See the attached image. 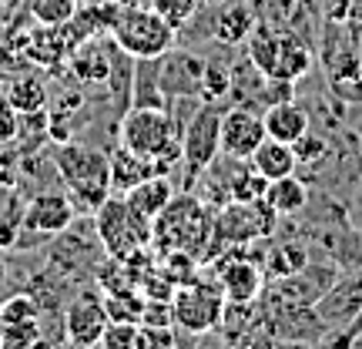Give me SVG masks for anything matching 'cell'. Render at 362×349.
I'll return each instance as SVG.
<instances>
[{
    "mask_svg": "<svg viewBox=\"0 0 362 349\" xmlns=\"http://www.w3.org/2000/svg\"><path fill=\"white\" fill-rule=\"evenodd\" d=\"M158 64V88L161 94H171V98H192L198 94L202 98V81H205V64L198 54L192 51H175L161 54L155 61Z\"/></svg>",
    "mask_w": 362,
    "mask_h": 349,
    "instance_id": "5bb4252c",
    "label": "cell"
},
{
    "mask_svg": "<svg viewBox=\"0 0 362 349\" xmlns=\"http://www.w3.org/2000/svg\"><path fill=\"white\" fill-rule=\"evenodd\" d=\"M242 349H279V343H275V336H272V333H265V329L259 326V329H255V333L242 343Z\"/></svg>",
    "mask_w": 362,
    "mask_h": 349,
    "instance_id": "8d00e7d4",
    "label": "cell"
},
{
    "mask_svg": "<svg viewBox=\"0 0 362 349\" xmlns=\"http://www.w3.org/2000/svg\"><path fill=\"white\" fill-rule=\"evenodd\" d=\"M211 225H215V212L198 195H175L168 208L151 222L155 252H192L198 259H205L208 242H211Z\"/></svg>",
    "mask_w": 362,
    "mask_h": 349,
    "instance_id": "3957f363",
    "label": "cell"
},
{
    "mask_svg": "<svg viewBox=\"0 0 362 349\" xmlns=\"http://www.w3.org/2000/svg\"><path fill=\"white\" fill-rule=\"evenodd\" d=\"M141 326L144 329H175V309H171V302H161V299H144Z\"/></svg>",
    "mask_w": 362,
    "mask_h": 349,
    "instance_id": "1f68e13d",
    "label": "cell"
},
{
    "mask_svg": "<svg viewBox=\"0 0 362 349\" xmlns=\"http://www.w3.org/2000/svg\"><path fill=\"white\" fill-rule=\"evenodd\" d=\"M225 306L228 299L221 292L218 282H185L175 289V299H171V309H175V326L192 333V336H205L211 329L221 326V316H225Z\"/></svg>",
    "mask_w": 362,
    "mask_h": 349,
    "instance_id": "ba28073f",
    "label": "cell"
},
{
    "mask_svg": "<svg viewBox=\"0 0 362 349\" xmlns=\"http://www.w3.org/2000/svg\"><path fill=\"white\" fill-rule=\"evenodd\" d=\"M255 27V13L245 0H228L215 17V40L218 44H242Z\"/></svg>",
    "mask_w": 362,
    "mask_h": 349,
    "instance_id": "ffe728a7",
    "label": "cell"
},
{
    "mask_svg": "<svg viewBox=\"0 0 362 349\" xmlns=\"http://www.w3.org/2000/svg\"><path fill=\"white\" fill-rule=\"evenodd\" d=\"M161 256V265L158 269L168 275L175 285H185V282H194L198 279V256L192 252H158Z\"/></svg>",
    "mask_w": 362,
    "mask_h": 349,
    "instance_id": "83f0119b",
    "label": "cell"
},
{
    "mask_svg": "<svg viewBox=\"0 0 362 349\" xmlns=\"http://www.w3.org/2000/svg\"><path fill=\"white\" fill-rule=\"evenodd\" d=\"M78 212L71 205L67 192H37L21 212V232H30L37 239H51L71 229Z\"/></svg>",
    "mask_w": 362,
    "mask_h": 349,
    "instance_id": "7c38bea8",
    "label": "cell"
},
{
    "mask_svg": "<svg viewBox=\"0 0 362 349\" xmlns=\"http://www.w3.org/2000/svg\"><path fill=\"white\" fill-rule=\"evenodd\" d=\"M7 101L21 111V115H40L51 108V91L37 74H24V78H13L7 88Z\"/></svg>",
    "mask_w": 362,
    "mask_h": 349,
    "instance_id": "44dd1931",
    "label": "cell"
},
{
    "mask_svg": "<svg viewBox=\"0 0 362 349\" xmlns=\"http://www.w3.org/2000/svg\"><path fill=\"white\" fill-rule=\"evenodd\" d=\"M21 246V222L0 219V248H13Z\"/></svg>",
    "mask_w": 362,
    "mask_h": 349,
    "instance_id": "d590c367",
    "label": "cell"
},
{
    "mask_svg": "<svg viewBox=\"0 0 362 349\" xmlns=\"http://www.w3.org/2000/svg\"><path fill=\"white\" fill-rule=\"evenodd\" d=\"M128 205L138 212V215H144L148 222H155L165 208H168V202L175 198V185L168 181V175H151L148 181H141L138 188H131L128 195Z\"/></svg>",
    "mask_w": 362,
    "mask_h": 349,
    "instance_id": "ac0fdd59",
    "label": "cell"
},
{
    "mask_svg": "<svg viewBox=\"0 0 362 349\" xmlns=\"http://www.w3.org/2000/svg\"><path fill=\"white\" fill-rule=\"evenodd\" d=\"M265 202H269V208L279 219H282V215H296V212H302L305 202H309V188H305V181H298L296 175H285V178L269 181Z\"/></svg>",
    "mask_w": 362,
    "mask_h": 349,
    "instance_id": "7402d4cb",
    "label": "cell"
},
{
    "mask_svg": "<svg viewBox=\"0 0 362 349\" xmlns=\"http://www.w3.org/2000/svg\"><path fill=\"white\" fill-rule=\"evenodd\" d=\"M269 192V178H262L248 161H232L228 178V202H259Z\"/></svg>",
    "mask_w": 362,
    "mask_h": 349,
    "instance_id": "cb8c5ba5",
    "label": "cell"
},
{
    "mask_svg": "<svg viewBox=\"0 0 362 349\" xmlns=\"http://www.w3.org/2000/svg\"><path fill=\"white\" fill-rule=\"evenodd\" d=\"M151 7H155V11L161 13V17H165L175 30H178V27H185L194 17V11H198V0H151Z\"/></svg>",
    "mask_w": 362,
    "mask_h": 349,
    "instance_id": "4dcf8cb0",
    "label": "cell"
},
{
    "mask_svg": "<svg viewBox=\"0 0 362 349\" xmlns=\"http://www.w3.org/2000/svg\"><path fill=\"white\" fill-rule=\"evenodd\" d=\"M265 135L275 138V142H285V144H296L305 131H309V111L302 108L298 101H279V104H269L265 108Z\"/></svg>",
    "mask_w": 362,
    "mask_h": 349,
    "instance_id": "2e32d148",
    "label": "cell"
},
{
    "mask_svg": "<svg viewBox=\"0 0 362 349\" xmlns=\"http://www.w3.org/2000/svg\"><path fill=\"white\" fill-rule=\"evenodd\" d=\"M232 91V71H225L221 64H205V81H202V101H218Z\"/></svg>",
    "mask_w": 362,
    "mask_h": 349,
    "instance_id": "f546056e",
    "label": "cell"
},
{
    "mask_svg": "<svg viewBox=\"0 0 362 349\" xmlns=\"http://www.w3.org/2000/svg\"><path fill=\"white\" fill-rule=\"evenodd\" d=\"M67 61H71V74L81 84H104V81H111V54L101 44V38H88L84 44H78Z\"/></svg>",
    "mask_w": 362,
    "mask_h": 349,
    "instance_id": "e0dca14e",
    "label": "cell"
},
{
    "mask_svg": "<svg viewBox=\"0 0 362 349\" xmlns=\"http://www.w3.org/2000/svg\"><path fill=\"white\" fill-rule=\"evenodd\" d=\"M30 13L40 27H61L78 13V0H30Z\"/></svg>",
    "mask_w": 362,
    "mask_h": 349,
    "instance_id": "f1b7e54d",
    "label": "cell"
},
{
    "mask_svg": "<svg viewBox=\"0 0 362 349\" xmlns=\"http://www.w3.org/2000/svg\"><path fill=\"white\" fill-rule=\"evenodd\" d=\"M248 165L259 171L262 178H269V181L285 178V175H296V168H298L292 144L275 142V138H265V142L255 148V155L248 158Z\"/></svg>",
    "mask_w": 362,
    "mask_h": 349,
    "instance_id": "d6986e66",
    "label": "cell"
},
{
    "mask_svg": "<svg viewBox=\"0 0 362 349\" xmlns=\"http://www.w3.org/2000/svg\"><path fill=\"white\" fill-rule=\"evenodd\" d=\"M13 181H17V161H13L11 151H0V185L11 188Z\"/></svg>",
    "mask_w": 362,
    "mask_h": 349,
    "instance_id": "74e56055",
    "label": "cell"
},
{
    "mask_svg": "<svg viewBox=\"0 0 362 349\" xmlns=\"http://www.w3.org/2000/svg\"><path fill=\"white\" fill-rule=\"evenodd\" d=\"M104 309H107V319H115V323H141L144 296L138 292V289H124V292H104Z\"/></svg>",
    "mask_w": 362,
    "mask_h": 349,
    "instance_id": "d4e9b609",
    "label": "cell"
},
{
    "mask_svg": "<svg viewBox=\"0 0 362 349\" xmlns=\"http://www.w3.org/2000/svg\"><path fill=\"white\" fill-rule=\"evenodd\" d=\"M275 222H279V215L269 208L265 198H259V202H225L221 208H215V225H211V242H208L205 259L211 262L225 248H245L252 242L269 239Z\"/></svg>",
    "mask_w": 362,
    "mask_h": 349,
    "instance_id": "8992f818",
    "label": "cell"
},
{
    "mask_svg": "<svg viewBox=\"0 0 362 349\" xmlns=\"http://www.w3.org/2000/svg\"><path fill=\"white\" fill-rule=\"evenodd\" d=\"M21 135V111L7 98H0V144H13Z\"/></svg>",
    "mask_w": 362,
    "mask_h": 349,
    "instance_id": "e575fe53",
    "label": "cell"
},
{
    "mask_svg": "<svg viewBox=\"0 0 362 349\" xmlns=\"http://www.w3.org/2000/svg\"><path fill=\"white\" fill-rule=\"evenodd\" d=\"M94 225H98V239H101V248L107 252V259L128 262L138 252H144L151 242V222L138 215L124 195H111L94 212Z\"/></svg>",
    "mask_w": 362,
    "mask_h": 349,
    "instance_id": "52a82bcc",
    "label": "cell"
},
{
    "mask_svg": "<svg viewBox=\"0 0 362 349\" xmlns=\"http://www.w3.org/2000/svg\"><path fill=\"white\" fill-rule=\"evenodd\" d=\"M17 319H37V302L30 296H13L0 306V323H17Z\"/></svg>",
    "mask_w": 362,
    "mask_h": 349,
    "instance_id": "836d02e7",
    "label": "cell"
},
{
    "mask_svg": "<svg viewBox=\"0 0 362 349\" xmlns=\"http://www.w3.org/2000/svg\"><path fill=\"white\" fill-rule=\"evenodd\" d=\"M90 4H98V0H90Z\"/></svg>",
    "mask_w": 362,
    "mask_h": 349,
    "instance_id": "ab89813d",
    "label": "cell"
},
{
    "mask_svg": "<svg viewBox=\"0 0 362 349\" xmlns=\"http://www.w3.org/2000/svg\"><path fill=\"white\" fill-rule=\"evenodd\" d=\"M107 175H111V192L128 195L131 188H138L141 181L158 175V168H155V161H148V158H141L138 151L117 144L115 151H107Z\"/></svg>",
    "mask_w": 362,
    "mask_h": 349,
    "instance_id": "9a60e30c",
    "label": "cell"
},
{
    "mask_svg": "<svg viewBox=\"0 0 362 349\" xmlns=\"http://www.w3.org/2000/svg\"><path fill=\"white\" fill-rule=\"evenodd\" d=\"M265 138V121L248 104H235L221 115V155L228 161H248Z\"/></svg>",
    "mask_w": 362,
    "mask_h": 349,
    "instance_id": "8fae6325",
    "label": "cell"
},
{
    "mask_svg": "<svg viewBox=\"0 0 362 349\" xmlns=\"http://www.w3.org/2000/svg\"><path fill=\"white\" fill-rule=\"evenodd\" d=\"M117 138L124 148L155 161L158 175H168L171 165L181 161V121L165 104H134L121 118Z\"/></svg>",
    "mask_w": 362,
    "mask_h": 349,
    "instance_id": "6da1fadb",
    "label": "cell"
},
{
    "mask_svg": "<svg viewBox=\"0 0 362 349\" xmlns=\"http://www.w3.org/2000/svg\"><path fill=\"white\" fill-rule=\"evenodd\" d=\"M54 168L67 188V198L78 215H94L98 208L111 198V175H107V155L101 148L78 142L57 144L54 151Z\"/></svg>",
    "mask_w": 362,
    "mask_h": 349,
    "instance_id": "7a4b0ae2",
    "label": "cell"
},
{
    "mask_svg": "<svg viewBox=\"0 0 362 349\" xmlns=\"http://www.w3.org/2000/svg\"><path fill=\"white\" fill-rule=\"evenodd\" d=\"M221 115L218 101H202L181 128V161L192 178L208 171L221 155Z\"/></svg>",
    "mask_w": 362,
    "mask_h": 349,
    "instance_id": "9c48e42d",
    "label": "cell"
},
{
    "mask_svg": "<svg viewBox=\"0 0 362 349\" xmlns=\"http://www.w3.org/2000/svg\"><path fill=\"white\" fill-rule=\"evenodd\" d=\"M40 326L37 319H17V323H0V349H37Z\"/></svg>",
    "mask_w": 362,
    "mask_h": 349,
    "instance_id": "484cf974",
    "label": "cell"
},
{
    "mask_svg": "<svg viewBox=\"0 0 362 349\" xmlns=\"http://www.w3.org/2000/svg\"><path fill=\"white\" fill-rule=\"evenodd\" d=\"M248 44V64L269 81H288L296 84L312 71V51L288 30V27L255 24L245 38Z\"/></svg>",
    "mask_w": 362,
    "mask_h": 349,
    "instance_id": "277c9868",
    "label": "cell"
},
{
    "mask_svg": "<svg viewBox=\"0 0 362 349\" xmlns=\"http://www.w3.org/2000/svg\"><path fill=\"white\" fill-rule=\"evenodd\" d=\"M215 265H218V279L215 282L221 285V292L228 299V306H255L265 289V265L259 259H252L238 248H225L221 256H215Z\"/></svg>",
    "mask_w": 362,
    "mask_h": 349,
    "instance_id": "30bf717a",
    "label": "cell"
},
{
    "mask_svg": "<svg viewBox=\"0 0 362 349\" xmlns=\"http://www.w3.org/2000/svg\"><path fill=\"white\" fill-rule=\"evenodd\" d=\"M279 349H312V346H305V343H298V339H292V343H279Z\"/></svg>",
    "mask_w": 362,
    "mask_h": 349,
    "instance_id": "f35d334b",
    "label": "cell"
},
{
    "mask_svg": "<svg viewBox=\"0 0 362 349\" xmlns=\"http://www.w3.org/2000/svg\"><path fill=\"white\" fill-rule=\"evenodd\" d=\"M144 346V326L141 323H107L101 333L98 349H141Z\"/></svg>",
    "mask_w": 362,
    "mask_h": 349,
    "instance_id": "4316f807",
    "label": "cell"
},
{
    "mask_svg": "<svg viewBox=\"0 0 362 349\" xmlns=\"http://www.w3.org/2000/svg\"><path fill=\"white\" fill-rule=\"evenodd\" d=\"M292 151H296L298 165H315V161H322V158L329 155V144H325V138H319V135L305 131V135L292 144Z\"/></svg>",
    "mask_w": 362,
    "mask_h": 349,
    "instance_id": "d6a6232c",
    "label": "cell"
},
{
    "mask_svg": "<svg viewBox=\"0 0 362 349\" xmlns=\"http://www.w3.org/2000/svg\"><path fill=\"white\" fill-rule=\"evenodd\" d=\"M71 40L64 38V30L61 27H44L37 30L30 44H27V57L34 61V64H47V67H57L64 57H71Z\"/></svg>",
    "mask_w": 362,
    "mask_h": 349,
    "instance_id": "603a6c76",
    "label": "cell"
},
{
    "mask_svg": "<svg viewBox=\"0 0 362 349\" xmlns=\"http://www.w3.org/2000/svg\"><path fill=\"white\" fill-rule=\"evenodd\" d=\"M111 44L134 61H158L175 47V27L155 7H117L111 24Z\"/></svg>",
    "mask_w": 362,
    "mask_h": 349,
    "instance_id": "5b68a950",
    "label": "cell"
},
{
    "mask_svg": "<svg viewBox=\"0 0 362 349\" xmlns=\"http://www.w3.org/2000/svg\"><path fill=\"white\" fill-rule=\"evenodd\" d=\"M107 309H104V292H81L64 312V336L74 349H94L101 343V333L107 329Z\"/></svg>",
    "mask_w": 362,
    "mask_h": 349,
    "instance_id": "4fadbf2b",
    "label": "cell"
}]
</instances>
